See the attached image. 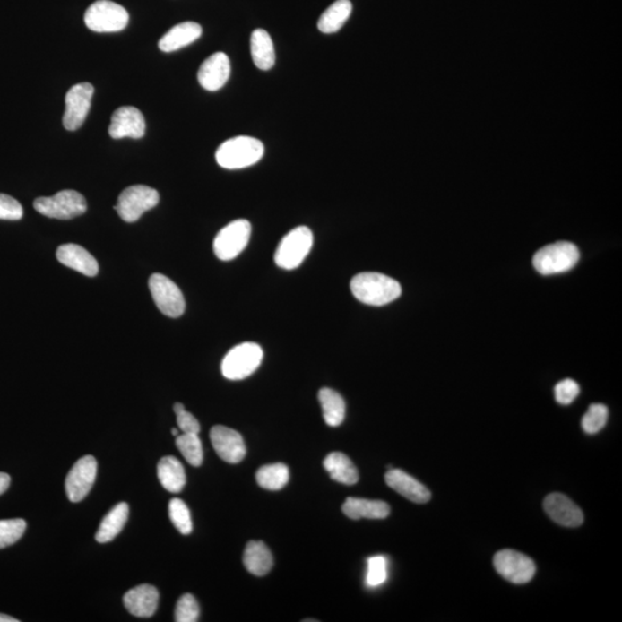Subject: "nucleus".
I'll list each match as a JSON object with an SVG mask.
<instances>
[{
    "instance_id": "1",
    "label": "nucleus",
    "mask_w": 622,
    "mask_h": 622,
    "mask_svg": "<svg viewBox=\"0 0 622 622\" xmlns=\"http://www.w3.org/2000/svg\"><path fill=\"white\" fill-rule=\"evenodd\" d=\"M350 290L359 302L369 306H385L402 296L397 281L377 272L357 274L350 281Z\"/></svg>"
},
{
    "instance_id": "2",
    "label": "nucleus",
    "mask_w": 622,
    "mask_h": 622,
    "mask_svg": "<svg viewBox=\"0 0 622 622\" xmlns=\"http://www.w3.org/2000/svg\"><path fill=\"white\" fill-rule=\"evenodd\" d=\"M264 155V145L250 136H237L217 149L216 160L221 168L240 169L258 163Z\"/></svg>"
},
{
    "instance_id": "3",
    "label": "nucleus",
    "mask_w": 622,
    "mask_h": 622,
    "mask_svg": "<svg viewBox=\"0 0 622 622\" xmlns=\"http://www.w3.org/2000/svg\"><path fill=\"white\" fill-rule=\"evenodd\" d=\"M579 260L580 252L576 246L560 241L540 249L532 258V264L540 274L550 276L569 272Z\"/></svg>"
},
{
    "instance_id": "4",
    "label": "nucleus",
    "mask_w": 622,
    "mask_h": 622,
    "mask_svg": "<svg viewBox=\"0 0 622 622\" xmlns=\"http://www.w3.org/2000/svg\"><path fill=\"white\" fill-rule=\"evenodd\" d=\"M314 236L307 226H298L282 238L274 254V262L281 269L293 270L302 264L313 248Z\"/></svg>"
},
{
    "instance_id": "5",
    "label": "nucleus",
    "mask_w": 622,
    "mask_h": 622,
    "mask_svg": "<svg viewBox=\"0 0 622 622\" xmlns=\"http://www.w3.org/2000/svg\"><path fill=\"white\" fill-rule=\"evenodd\" d=\"M263 359V350L255 342H244L226 354L221 373L231 381H241L255 373Z\"/></svg>"
},
{
    "instance_id": "6",
    "label": "nucleus",
    "mask_w": 622,
    "mask_h": 622,
    "mask_svg": "<svg viewBox=\"0 0 622 622\" xmlns=\"http://www.w3.org/2000/svg\"><path fill=\"white\" fill-rule=\"evenodd\" d=\"M34 208L40 215L55 220H73L87 212V201L79 192L62 191L51 197H39Z\"/></svg>"
},
{
    "instance_id": "7",
    "label": "nucleus",
    "mask_w": 622,
    "mask_h": 622,
    "mask_svg": "<svg viewBox=\"0 0 622 622\" xmlns=\"http://www.w3.org/2000/svg\"><path fill=\"white\" fill-rule=\"evenodd\" d=\"M160 202V194L143 185L131 186L120 194L115 209L121 220L135 223L144 212L155 208Z\"/></svg>"
},
{
    "instance_id": "8",
    "label": "nucleus",
    "mask_w": 622,
    "mask_h": 622,
    "mask_svg": "<svg viewBox=\"0 0 622 622\" xmlns=\"http://www.w3.org/2000/svg\"><path fill=\"white\" fill-rule=\"evenodd\" d=\"M129 14L119 4L97 0L84 14L89 30L96 32H117L127 27Z\"/></svg>"
},
{
    "instance_id": "9",
    "label": "nucleus",
    "mask_w": 622,
    "mask_h": 622,
    "mask_svg": "<svg viewBox=\"0 0 622 622\" xmlns=\"http://www.w3.org/2000/svg\"><path fill=\"white\" fill-rule=\"evenodd\" d=\"M250 236H252V225L248 220H234L217 234L213 241V252L220 260L231 261L239 256L247 247Z\"/></svg>"
},
{
    "instance_id": "10",
    "label": "nucleus",
    "mask_w": 622,
    "mask_h": 622,
    "mask_svg": "<svg viewBox=\"0 0 622 622\" xmlns=\"http://www.w3.org/2000/svg\"><path fill=\"white\" fill-rule=\"evenodd\" d=\"M153 301L165 316L180 317L185 313L186 302L183 292L169 278L160 273H153L149 280Z\"/></svg>"
},
{
    "instance_id": "11",
    "label": "nucleus",
    "mask_w": 622,
    "mask_h": 622,
    "mask_svg": "<svg viewBox=\"0 0 622 622\" xmlns=\"http://www.w3.org/2000/svg\"><path fill=\"white\" fill-rule=\"evenodd\" d=\"M494 565L498 574L515 584L531 583L536 574L534 560L514 550H503L497 553Z\"/></svg>"
},
{
    "instance_id": "12",
    "label": "nucleus",
    "mask_w": 622,
    "mask_h": 622,
    "mask_svg": "<svg viewBox=\"0 0 622 622\" xmlns=\"http://www.w3.org/2000/svg\"><path fill=\"white\" fill-rule=\"evenodd\" d=\"M95 89L88 82L75 84L65 97L63 125L67 131H76L82 126L91 110Z\"/></svg>"
},
{
    "instance_id": "13",
    "label": "nucleus",
    "mask_w": 622,
    "mask_h": 622,
    "mask_svg": "<svg viewBox=\"0 0 622 622\" xmlns=\"http://www.w3.org/2000/svg\"><path fill=\"white\" fill-rule=\"evenodd\" d=\"M97 476V462L94 456L81 458L68 472L65 488L68 499L73 503L83 500L94 486Z\"/></svg>"
},
{
    "instance_id": "14",
    "label": "nucleus",
    "mask_w": 622,
    "mask_h": 622,
    "mask_svg": "<svg viewBox=\"0 0 622 622\" xmlns=\"http://www.w3.org/2000/svg\"><path fill=\"white\" fill-rule=\"evenodd\" d=\"M210 439L216 454L225 462L239 463L244 460L246 450L245 440L239 432L224 426H215L210 431Z\"/></svg>"
},
{
    "instance_id": "15",
    "label": "nucleus",
    "mask_w": 622,
    "mask_h": 622,
    "mask_svg": "<svg viewBox=\"0 0 622 622\" xmlns=\"http://www.w3.org/2000/svg\"><path fill=\"white\" fill-rule=\"evenodd\" d=\"M145 133V120L143 112L134 107H121L113 112L108 134L112 139L124 137L141 139Z\"/></svg>"
},
{
    "instance_id": "16",
    "label": "nucleus",
    "mask_w": 622,
    "mask_h": 622,
    "mask_svg": "<svg viewBox=\"0 0 622 622\" xmlns=\"http://www.w3.org/2000/svg\"><path fill=\"white\" fill-rule=\"evenodd\" d=\"M231 75V63L224 52H216L201 65L197 79L205 91H217L223 88Z\"/></svg>"
},
{
    "instance_id": "17",
    "label": "nucleus",
    "mask_w": 622,
    "mask_h": 622,
    "mask_svg": "<svg viewBox=\"0 0 622 622\" xmlns=\"http://www.w3.org/2000/svg\"><path fill=\"white\" fill-rule=\"evenodd\" d=\"M544 510L560 526L576 528L583 523L581 508L563 494L549 495L544 500Z\"/></svg>"
},
{
    "instance_id": "18",
    "label": "nucleus",
    "mask_w": 622,
    "mask_h": 622,
    "mask_svg": "<svg viewBox=\"0 0 622 622\" xmlns=\"http://www.w3.org/2000/svg\"><path fill=\"white\" fill-rule=\"evenodd\" d=\"M160 592L151 584H143L125 593L124 605L131 615L151 618L159 608Z\"/></svg>"
},
{
    "instance_id": "19",
    "label": "nucleus",
    "mask_w": 622,
    "mask_h": 622,
    "mask_svg": "<svg viewBox=\"0 0 622 622\" xmlns=\"http://www.w3.org/2000/svg\"><path fill=\"white\" fill-rule=\"evenodd\" d=\"M385 482L387 486L410 502L426 504L431 498L430 491L422 483L402 470H391L390 468L385 475Z\"/></svg>"
},
{
    "instance_id": "20",
    "label": "nucleus",
    "mask_w": 622,
    "mask_h": 622,
    "mask_svg": "<svg viewBox=\"0 0 622 622\" xmlns=\"http://www.w3.org/2000/svg\"><path fill=\"white\" fill-rule=\"evenodd\" d=\"M56 258L60 263L75 270L88 277H95L99 272L96 258L88 250L79 245L67 244L56 250Z\"/></svg>"
},
{
    "instance_id": "21",
    "label": "nucleus",
    "mask_w": 622,
    "mask_h": 622,
    "mask_svg": "<svg viewBox=\"0 0 622 622\" xmlns=\"http://www.w3.org/2000/svg\"><path fill=\"white\" fill-rule=\"evenodd\" d=\"M342 512L351 520H381L389 516L390 506L389 504L382 502V500H367L350 497L342 505Z\"/></svg>"
},
{
    "instance_id": "22",
    "label": "nucleus",
    "mask_w": 622,
    "mask_h": 622,
    "mask_svg": "<svg viewBox=\"0 0 622 622\" xmlns=\"http://www.w3.org/2000/svg\"><path fill=\"white\" fill-rule=\"evenodd\" d=\"M202 35V27L199 23L186 22L171 28L167 34L160 39L159 47L161 51L173 52L189 46L199 39Z\"/></svg>"
},
{
    "instance_id": "23",
    "label": "nucleus",
    "mask_w": 622,
    "mask_h": 622,
    "mask_svg": "<svg viewBox=\"0 0 622 622\" xmlns=\"http://www.w3.org/2000/svg\"><path fill=\"white\" fill-rule=\"evenodd\" d=\"M250 52L254 64L262 71H269L276 64V52L272 36L264 30L253 31L250 38Z\"/></svg>"
},
{
    "instance_id": "24",
    "label": "nucleus",
    "mask_w": 622,
    "mask_h": 622,
    "mask_svg": "<svg viewBox=\"0 0 622 622\" xmlns=\"http://www.w3.org/2000/svg\"><path fill=\"white\" fill-rule=\"evenodd\" d=\"M159 479L165 488L172 494H179L186 486V472L183 463L175 456H165L160 459L157 467Z\"/></svg>"
},
{
    "instance_id": "25",
    "label": "nucleus",
    "mask_w": 622,
    "mask_h": 622,
    "mask_svg": "<svg viewBox=\"0 0 622 622\" xmlns=\"http://www.w3.org/2000/svg\"><path fill=\"white\" fill-rule=\"evenodd\" d=\"M325 471L329 472L331 479L345 486H354L359 480L357 467L351 462L349 456L341 452H333L326 456L324 462Z\"/></svg>"
},
{
    "instance_id": "26",
    "label": "nucleus",
    "mask_w": 622,
    "mask_h": 622,
    "mask_svg": "<svg viewBox=\"0 0 622 622\" xmlns=\"http://www.w3.org/2000/svg\"><path fill=\"white\" fill-rule=\"evenodd\" d=\"M244 565L253 575L264 576L273 566L272 553L263 542L252 540L245 549Z\"/></svg>"
},
{
    "instance_id": "27",
    "label": "nucleus",
    "mask_w": 622,
    "mask_h": 622,
    "mask_svg": "<svg viewBox=\"0 0 622 622\" xmlns=\"http://www.w3.org/2000/svg\"><path fill=\"white\" fill-rule=\"evenodd\" d=\"M128 515L129 507L126 503H120L113 507L112 510L105 515L99 531L96 532L95 539L97 542L104 544L115 540L116 536L123 531L125 524H126Z\"/></svg>"
},
{
    "instance_id": "28",
    "label": "nucleus",
    "mask_w": 622,
    "mask_h": 622,
    "mask_svg": "<svg viewBox=\"0 0 622 622\" xmlns=\"http://www.w3.org/2000/svg\"><path fill=\"white\" fill-rule=\"evenodd\" d=\"M353 11L350 0H335L333 5L326 8L318 20L319 31L324 34H333L341 30L343 24L350 19Z\"/></svg>"
},
{
    "instance_id": "29",
    "label": "nucleus",
    "mask_w": 622,
    "mask_h": 622,
    "mask_svg": "<svg viewBox=\"0 0 622 622\" xmlns=\"http://www.w3.org/2000/svg\"><path fill=\"white\" fill-rule=\"evenodd\" d=\"M318 400L327 426H341L346 415V403L341 395L337 391L324 387L318 392Z\"/></svg>"
},
{
    "instance_id": "30",
    "label": "nucleus",
    "mask_w": 622,
    "mask_h": 622,
    "mask_svg": "<svg viewBox=\"0 0 622 622\" xmlns=\"http://www.w3.org/2000/svg\"><path fill=\"white\" fill-rule=\"evenodd\" d=\"M258 486L266 490H281L289 480V471L284 463L268 464L256 472Z\"/></svg>"
},
{
    "instance_id": "31",
    "label": "nucleus",
    "mask_w": 622,
    "mask_h": 622,
    "mask_svg": "<svg viewBox=\"0 0 622 622\" xmlns=\"http://www.w3.org/2000/svg\"><path fill=\"white\" fill-rule=\"evenodd\" d=\"M176 444L189 464L194 467L201 466L203 462V447L199 435L181 434L177 436Z\"/></svg>"
},
{
    "instance_id": "32",
    "label": "nucleus",
    "mask_w": 622,
    "mask_h": 622,
    "mask_svg": "<svg viewBox=\"0 0 622 622\" xmlns=\"http://www.w3.org/2000/svg\"><path fill=\"white\" fill-rule=\"evenodd\" d=\"M169 519L183 535H189L193 531L191 512L187 505L179 498L172 499L168 505Z\"/></svg>"
},
{
    "instance_id": "33",
    "label": "nucleus",
    "mask_w": 622,
    "mask_h": 622,
    "mask_svg": "<svg viewBox=\"0 0 622 622\" xmlns=\"http://www.w3.org/2000/svg\"><path fill=\"white\" fill-rule=\"evenodd\" d=\"M608 419V407L601 405V403H593V405L588 408L587 413L583 416V430L589 435L597 434V432H600L607 426Z\"/></svg>"
},
{
    "instance_id": "34",
    "label": "nucleus",
    "mask_w": 622,
    "mask_h": 622,
    "mask_svg": "<svg viewBox=\"0 0 622 622\" xmlns=\"http://www.w3.org/2000/svg\"><path fill=\"white\" fill-rule=\"evenodd\" d=\"M27 523L22 519L0 520V549L18 542L26 531Z\"/></svg>"
},
{
    "instance_id": "35",
    "label": "nucleus",
    "mask_w": 622,
    "mask_h": 622,
    "mask_svg": "<svg viewBox=\"0 0 622 622\" xmlns=\"http://www.w3.org/2000/svg\"><path fill=\"white\" fill-rule=\"evenodd\" d=\"M387 580V560L384 556H375L367 559L366 583L367 587L376 588Z\"/></svg>"
},
{
    "instance_id": "36",
    "label": "nucleus",
    "mask_w": 622,
    "mask_h": 622,
    "mask_svg": "<svg viewBox=\"0 0 622 622\" xmlns=\"http://www.w3.org/2000/svg\"><path fill=\"white\" fill-rule=\"evenodd\" d=\"M200 607L195 597L191 593H186L177 600L175 619L177 622H195L199 620Z\"/></svg>"
},
{
    "instance_id": "37",
    "label": "nucleus",
    "mask_w": 622,
    "mask_h": 622,
    "mask_svg": "<svg viewBox=\"0 0 622 622\" xmlns=\"http://www.w3.org/2000/svg\"><path fill=\"white\" fill-rule=\"evenodd\" d=\"M173 410H175V413L177 415V427H179V429L183 431V434L199 435L201 430L199 421H197L195 416L188 413V411L185 410L183 403H176Z\"/></svg>"
},
{
    "instance_id": "38",
    "label": "nucleus",
    "mask_w": 622,
    "mask_h": 622,
    "mask_svg": "<svg viewBox=\"0 0 622 622\" xmlns=\"http://www.w3.org/2000/svg\"><path fill=\"white\" fill-rule=\"evenodd\" d=\"M22 216V205L13 197L0 194V220H20Z\"/></svg>"
},
{
    "instance_id": "39",
    "label": "nucleus",
    "mask_w": 622,
    "mask_h": 622,
    "mask_svg": "<svg viewBox=\"0 0 622 622\" xmlns=\"http://www.w3.org/2000/svg\"><path fill=\"white\" fill-rule=\"evenodd\" d=\"M555 394L556 400L560 405H569L580 394L579 384L573 379H564V381L557 384Z\"/></svg>"
},
{
    "instance_id": "40",
    "label": "nucleus",
    "mask_w": 622,
    "mask_h": 622,
    "mask_svg": "<svg viewBox=\"0 0 622 622\" xmlns=\"http://www.w3.org/2000/svg\"><path fill=\"white\" fill-rule=\"evenodd\" d=\"M10 475L6 474V472H0V496L7 491V488H10Z\"/></svg>"
},
{
    "instance_id": "41",
    "label": "nucleus",
    "mask_w": 622,
    "mask_h": 622,
    "mask_svg": "<svg viewBox=\"0 0 622 622\" xmlns=\"http://www.w3.org/2000/svg\"><path fill=\"white\" fill-rule=\"evenodd\" d=\"M18 621L19 620L15 619V618H12V617L6 616V615H2V613H0V622H18Z\"/></svg>"
},
{
    "instance_id": "42",
    "label": "nucleus",
    "mask_w": 622,
    "mask_h": 622,
    "mask_svg": "<svg viewBox=\"0 0 622 622\" xmlns=\"http://www.w3.org/2000/svg\"><path fill=\"white\" fill-rule=\"evenodd\" d=\"M172 435L175 436V437H177V436H179V430L172 429Z\"/></svg>"
}]
</instances>
